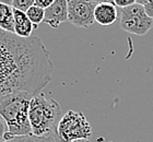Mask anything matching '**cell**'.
Returning <instances> with one entry per match:
<instances>
[{"label":"cell","instance_id":"6da1fadb","mask_svg":"<svg viewBox=\"0 0 153 142\" xmlns=\"http://www.w3.org/2000/svg\"><path fill=\"white\" fill-rule=\"evenodd\" d=\"M53 70L39 38H22L0 28V97L12 92L37 94L51 80Z\"/></svg>","mask_w":153,"mask_h":142},{"label":"cell","instance_id":"7a4b0ae2","mask_svg":"<svg viewBox=\"0 0 153 142\" xmlns=\"http://www.w3.org/2000/svg\"><path fill=\"white\" fill-rule=\"evenodd\" d=\"M33 95L26 92H12L0 97V117L7 125L6 136H30V104Z\"/></svg>","mask_w":153,"mask_h":142},{"label":"cell","instance_id":"3957f363","mask_svg":"<svg viewBox=\"0 0 153 142\" xmlns=\"http://www.w3.org/2000/svg\"><path fill=\"white\" fill-rule=\"evenodd\" d=\"M60 105L54 98H48L43 92L33 95L30 104V123L32 135L36 137H57L60 120Z\"/></svg>","mask_w":153,"mask_h":142},{"label":"cell","instance_id":"277c9868","mask_svg":"<svg viewBox=\"0 0 153 142\" xmlns=\"http://www.w3.org/2000/svg\"><path fill=\"white\" fill-rule=\"evenodd\" d=\"M92 127L82 112L68 111L61 116L57 127V137L60 142H74L90 139Z\"/></svg>","mask_w":153,"mask_h":142},{"label":"cell","instance_id":"5b68a950","mask_svg":"<svg viewBox=\"0 0 153 142\" xmlns=\"http://www.w3.org/2000/svg\"><path fill=\"white\" fill-rule=\"evenodd\" d=\"M118 16L121 30L130 34L142 36L153 28V19L148 16L144 7L139 3L119 9Z\"/></svg>","mask_w":153,"mask_h":142},{"label":"cell","instance_id":"8992f818","mask_svg":"<svg viewBox=\"0 0 153 142\" xmlns=\"http://www.w3.org/2000/svg\"><path fill=\"white\" fill-rule=\"evenodd\" d=\"M68 21L80 28H88L95 23L94 10L97 2L88 0H67Z\"/></svg>","mask_w":153,"mask_h":142},{"label":"cell","instance_id":"52a82bcc","mask_svg":"<svg viewBox=\"0 0 153 142\" xmlns=\"http://www.w3.org/2000/svg\"><path fill=\"white\" fill-rule=\"evenodd\" d=\"M68 21V1L55 0V2L45 9L44 23L51 28H58L61 23Z\"/></svg>","mask_w":153,"mask_h":142},{"label":"cell","instance_id":"ba28073f","mask_svg":"<svg viewBox=\"0 0 153 142\" xmlns=\"http://www.w3.org/2000/svg\"><path fill=\"white\" fill-rule=\"evenodd\" d=\"M118 18L117 7L111 2H100L97 3L94 10V19L100 25L107 26L112 25L116 22Z\"/></svg>","mask_w":153,"mask_h":142},{"label":"cell","instance_id":"9c48e42d","mask_svg":"<svg viewBox=\"0 0 153 142\" xmlns=\"http://www.w3.org/2000/svg\"><path fill=\"white\" fill-rule=\"evenodd\" d=\"M13 12H14V34L22 38L32 37L33 31L37 26L31 22V20L27 18L25 12L14 8H13Z\"/></svg>","mask_w":153,"mask_h":142},{"label":"cell","instance_id":"30bf717a","mask_svg":"<svg viewBox=\"0 0 153 142\" xmlns=\"http://www.w3.org/2000/svg\"><path fill=\"white\" fill-rule=\"evenodd\" d=\"M0 28L14 34V12L13 7L0 2Z\"/></svg>","mask_w":153,"mask_h":142},{"label":"cell","instance_id":"8fae6325","mask_svg":"<svg viewBox=\"0 0 153 142\" xmlns=\"http://www.w3.org/2000/svg\"><path fill=\"white\" fill-rule=\"evenodd\" d=\"M57 138L51 137H36L33 135L30 136H16L10 137L6 136L3 142H57Z\"/></svg>","mask_w":153,"mask_h":142},{"label":"cell","instance_id":"7c38bea8","mask_svg":"<svg viewBox=\"0 0 153 142\" xmlns=\"http://www.w3.org/2000/svg\"><path fill=\"white\" fill-rule=\"evenodd\" d=\"M25 13H26V16H27V18L31 20V22H32L34 25L37 26L38 24H41L42 22H44L45 10L39 8V7H37V6L31 7Z\"/></svg>","mask_w":153,"mask_h":142},{"label":"cell","instance_id":"4fadbf2b","mask_svg":"<svg viewBox=\"0 0 153 142\" xmlns=\"http://www.w3.org/2000/svg\"><path fill=\"white\" fill-rule=\"evenodd\" d=\"M34 3H35V0H12L13 8L23 12H26L31 7L34 6Z\"/></svg>","mask_w":153,"mask_h":142},{"label":"cell","instance_id":"5bb4252c","mask_svg":"<svg viewBox=\"0 0 153 142\" xmlns=\"http://www.w3.org/2000/svg\"><path fill=\"white\" fill-rule=\"evenodd\" d=\"M113 2L117 8L123 9V8H127V7L137 3V0H113Z\"/></svg>","mask_w":153,"mask_h":142},{"label":"cell","instance_id":"9a60e30c","mask_svg":"<svg viewBox=\"0 0 153 142\" xmlns=\"http://www.w3.org/2000/svg\"><path fill=\"white\" fill-rule=\"evenodd\" d=\"M55 2V0H35L34 6H37L42 9H47L48 7H51L53 3Z\"/></svg>","mask_w":153,"mask_h":142},{"label":"cell","instance_id":"2e32d148","mask_svg":"<svg viewBox=\"0 0 153 142\" xmlns=\"http://www.w3.org/2000/svg\"><path fill=\"white\" fill-rule=\"evenodd\" d=\"M7 133V125L4 123V120L0 117V142H3L4 138H6Z\"/></svg>","mask_w":153,"mask_h":142},{"label":"cell","instance_id":"e0dca14e","mask_svg":"<svg viewBox=\"0 0 153 142\" xmlns=\"http://www.w3.org/2000/svg\"><path fill=\"white\" fill-rule=\"evenodd\" d=\"M143 7H144V10H146V12H147L148 16L153 19V0H149Z\"/></svg>","mask_w":153,"mask_h":142},{"label":"cell","instance_id":"ac0fdd59","mask_svg":"<svg viewBox=\"0 0 153 142\" xmlns=\"http://www.w3.org/2000/svg\"><path fill=\"white\" fill-rule=\"evenodd\" d=\"M1 3H4V4H9V6H12V0H0Z\"/></svg>","mask_w":153,"mask_h":142},{"label":"cell","instance_id":"d6986e66","mask_svg":"<svg viewBox=\"0 0 153 142\" xmlns=\"http://www.w3.org/2000/svg\"><path fill=\"white\" fill-rule=\"evenodd\" d=\"M148 1H149V0H137V3H139V4H141V6H144Z\"/></svg>","mask_w":153,"mask_h":142},{"label":"cell","instance_id":"ffe728a7","mask_svg":"<svg viewBox=\"0 0 153 142\" xmlns=\"http://www.w3.org/2000/svg\"><path fill=\"white\" fill-rule=\"evenodd\" d=\"M74 142H91V141H90V139H82V140H76V141Z\"/></svg>","mask_w":153,"mask_h":142},{"label":"cell","instance_id":"44dd1931","mask_svg":"<svg viewBox=\"0 0 153 142\" xmlns=\"http://www.w3.org/2000/svg\"><path fill=\"white\" fill-rule=\"evenodd\" d=\"M88 1H93V2H97V3H100V2H105V1H103V0H88Z\"/></svg>","mask_w":153,"mask_h":142},{"label":"cell","instance_id":"7402d4cb","mask_svg":"<svg viewBox=\"0 0 153 142\" xmlns=\"http://www.w3.org/2000/svg\"><path fill=\"white\" fill-rule=\"evenodd\" d=\"M103 1H105V2H111V3H114V2H113V0H103Z\"/></svg>","mask_w":153,"mask_h":142}]
</instances>
